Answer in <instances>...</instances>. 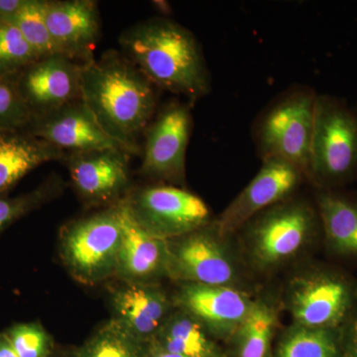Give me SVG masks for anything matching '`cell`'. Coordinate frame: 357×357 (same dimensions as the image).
<instances>
[{
	"label": "cell",
	"instance_id": "7402d4cb",
	"mask_svg": "<svg viewBox=\"0 0 357 357\" xmlns=\"http://www.w3.org/2000/svg\"><path fill=\"white\" fill-rule=\"evenodd\" d=\"M318 208L331 248L342 255H357V204L323 192L318 197Z\"/></svg>",
	"mask_w": 357,
	"mask_h": 357
},
{
	"label": "cell",
	"instance_id": "d6a6232c",
	"mask_svg": "<svg viewBox=\"0 0 357 357\" xmlns=\"http://www.w3.org/2000/svg\"><path fill=\"white\" fill-rule=\"evenodd\" d=\"M148 357H184L178 356V354H171L164 351V349H160L154 344H149V349H148Z\"/></svg>",
	"mask_w": 357,
	"mask_h": 357
},
{
	"label": "cell",
	"instance_id": "d4e9b609",
	"mask_svg": "<svg viewBox=\"0 0 357 357\" xmlns=\"http://www.w3.org/2000/svg\"><path fill=\"white\" fill-rule=\"evenodd\" d=\"M4 22L15 26L40 58L62 54L47 27L44 0H26L22 8Z\"/></svg>",
	"mask_w": 357,
	"mask_h": 357
},
{
	"label": "cell",
	"instance_id": "9a60e30c",
	"mask_svg": "<svg viewBox=\"0 0 357 357\" xmlns=\"http://www.w3.org/2000/svg\"><path fill=\"white\" fill-rule=\"evenodd\" d=\"M44 18L59 50L81 64L95 60L100 38V10L93 0H44Z\"/></svg>",
	"mask_w": 357,
	"mask_h": 357
},
{
	"label": "cell",
	"instance_id": "83f0119b",
	"mask_svg": "<svg viewBox=\"0 0 357 357\" xmlns=\"http://www.w3.org/2000/svg\"><path fill=\"white\" fill-rule=\"evenodd\" d=\"M6 333L20 357H50L53 340L41 324H16Z\"/></svg>",
	"mask_w": 357,
	"mask_h": 357
},
{
	"label": "cell",
	"instance_id": "4316f807",
	"mask_svg": "<svg viewBox=\"0 0 357 357\" xmlns=\"http://www.w3.org/2000/svg\"><path fill=\"white\" fill-rule=\"evenodd\" d=\"M38 59L15 26L0 21V79H10Z\"/></svg>",
	"mask_w": 357,
	"mask_h": 357
},
{
	"label": "cell",
	"instance_id": "603a6c76",
	"mask_svg": "<svg viewBox=\"0 0 357 357\" xmlns=\"http://www.w3.org/2000/svg\"><path fill=\"white\" fill-rule=\"evenodd\" d=\"M274 357H344L342 330L293 325L281 337Z\"/></svg>",
	"mask_w": 357,
	"mask_h": 357
},
{
	"label": "cell",
	"instance_id": "d6986e66",
	"mask_svg": "<svg viewBox=\"0 0 357 357\" xmlns=\"http://www.w3.org/2000/svg\"><path fill=\"white\" fill-rule=\"evenodd\" d=\"M65 156L27 131H0V197L7 196L35 169L48 162H61Z\"/></svg>",
	"mask_w": 357,
	"mask_h": 357
},
{
	"label": "cell",
	"instance_id": "7c38bea8",
	"mask_svg": "<svg viewBox=\"0 0 357 357\" xmlns=\"http://www.w3.org/2000/svg\"><path fill=\"white\" fill-rule=\"evenodd\" d=\"M304 176L300 169L287 161L275 157L263 158L259 172L215 222L218 234L229 236L262 211L287 199Z\"/></svg>",
	"mask_w": 357,
	"mask_h": 357
},
{
	"label": "cell",
	"instance_id": "8fae6325",
	"mask_svg": "<svg viewBox=\"0 0 357 357\" xmlns=\"http://www.w3.org/2000/svg\"><path fill=\"white\" fill-rule=\"evenodd\" d=\"M83 65L56 54L38 59L10 79L35 119L81 98Z\"/></svg>",
	"mask_w": 357,
	"mask_h": 357
},
{
	"label": "cell",
	"instance_id": "f546056e",
	"mask_svg": "<svg viewBox=\"0 0 357 357\" xmlns=\"http://www.w3.org/2000/svg\"><path fill=\"white\" fill-rule=\"evenodd\" d=\"M344 357H357V316L347 332H342Z\"/></svg>",
	"mask_w": 357,
	"mask_h": 357
},
{
	"label": "cell",
	"instance_id": "5bb4252c",
	"mask_svg": "<svg viewBox=\"0 0 357 357\" xmlns=\"http://www.w3.org/2000/svg\"><path fill=\"white\" fill-rule=\"evenodd\" d=\"M255 300L231 286L183 284L174 306L194 317L215 338L229 340Z\"/></svg>",
	"mask_w": 357,
	"mask_h": 357
},
{
	"label": "cell",
	"instance_id": "4dcf8cb0",
	"mask_svg": "<svg viewBox=\"0 0 357 357\" xmlns=\"http://www.w3.org/2000/svg\"><path fill=\"white\" fill-rule=\"evenodd\" d=\"M26 0H0V21H4L22 8Z\"/></svg>",
	"mask_w": 357,
	"mask_h": 357
},
{
	"label": "cell",
	"instance_id": "7a4b0ae2",
	"mask_svg": "<svg viewBox=\"0 0 357 357\" xmlns=\"http://www.w3.org/2000/svg\"><path fill=\"white\" fill-rule=\"evenodd\" d=\"M121 53L155 88L196 102L210 91V75L196 37L168 18L140 21L121 33Z\"/></svg>",
	"mask_w": 357,
	"mask_h": 357
},
{
	"label": "cell",
	"instance_id": "9c48e42d",
	"mask_svg": "<svg viewBox=\"0 0 357 357\" xmlns=\"http://www.w3.org/2000/svg\"><path fill=\"white\" fill-rule=\"evenodd\" d=\"M192 126L191 109L185 103L172 102L160 110L143 133L140 175L182 185Z\"/></svg>",
	"mask_w": 357,
	"mask_h": 357
},
{
	"label": "cell",
	"instance_id": "f1b7e54d",
	"mask_svg": "<svg viewBox=\"0 0 357 357\" xmlns=\"http://www.w3.org/2000/svg\"><path fill=\"white\" fill-rule=\"evenodd\" d=\"M33 115L10 79H0V131L27 130Z\"/></svg>",
	"mask_w": 357,
	"mask_h": 357
},
{
	"label": "cell",
	"instance_id": "484cf974",
	"mask_svg": "<svg viewBox=\"0 0 357 357\" xmlns=\"http://www.w3.org/2000/svg\"><path fill=\"white\" fill-rule=\"evenodd\" d=\"M63 190L60 178H49L38 188L17 197H0V232L16 220L58 196Z\"/></svg>",
	"mask_w": 357,
	"mask_h": 357
},
{
	"label": "cell",
	"instance_id": "1f68e13d",
	"mask_svg": "<svg viewBox=\"0 0 357 357\" xmlns=\"http://www.w3.org/2000/svg\"><path fill=\"white\" fill-rule=\"evenodd\" d=\"M0 357H20L6 332L0 333Z\"/></svg>",
	"mask_w": 357,
	"mask_h": 357
},
{
	"label": "cell",
	"instance_id": "ba28073f",
	"mask_svg": "<svg viewBox=\"0 0 357 357\" xmlns=\"http://www.w3.org/2000/svg\"><path fill=\"white\" fill-rule=\"evenodd\" d=\"M225 237L210 225L169 241L167 277L183 284L231 286L239 278L236 259Z\"/></svg>",
	"mask_w": 357,
	"mask_h": 357
},
{
	"label": "cell",
	"instance_id": "4fadbf2b",
	"mask_svg": "<svg viewBox=\"0 0 357 357\" xmlns=\"http://www.w3.org/2000/svg\"><path fill=\"white\" fill-rule=\"evenodd\" d=\"M351 304L349 283L325 272L298 277L288 291V307L294 325L305 328H340Z\"/></svg>",
	"mask_w": 357,
	"mask_h": 357
},
{
	"label": "cell",
	"instance_id": "cb8c5ba5",
	"mask_svg": "<svg viewBox=\"0 0 357 357\" xmlns=\"http://www.w3.org/2000/svg\"><path fill=\"white\" fill-rule=\"evenodd\" d=\"M148 349L112 319L82 345L77 357H148Z\"/></svg>",
	"mask_w": 357,
	"mask_h": 357
},
{
	"label": "cell",
	"instance_id": "277c9868",
	"mask_svg": "<svg viewBox=\"0 0 357 357\" xmlns=\"http://www.w3.org/2000/svg\"><path fill=\"white\" fill-rule=\"evenodd\" d=\"M249 255L256 267L271 269L299 255L316 229L314 210L303 201L285 199L251 220Z\"/></svg>",
	"mask_w": 357,
	"mask_h": 357
},
{
	"label": "cell",
	"instance_id": "3957f363",
	"mask_svg": "<svg viewBox=\"0 0 357 357\" xmlns=\"http://www.w3.org/2000/svg\"><path fill=\"white\" fill-rule=\"evenodd\" d=\"M121 239L117 204L66 225L61 234V256L77 281L95 285L115 275Z\"/></svg>",
	"mask_w": 357,
	"mask_h": 357
},
{
	"label": "cell",
	"instance_id": "8992f818",
	"mask_svg": "<svg viewBox=\"0 0 357 357\" xmlns=\"http://www.w3.org/2000/svg\"><path fill=\"white\" fill-rule=\"evenodd\" d=\"M357 171V114L335 98L317 96L310 178L335 183Z\"/></svg>",
	"mask_w": 357,
	"mask_h": 357
},
{
	"label": "cell",
	"instance_id": "52a82bcc",
	"mask_svg": "<svg viewBox=\"0 0 357 357\" xmlns=\"http://www.w3.org/2000/svg\"><path fill=\"white\" fill-rule=\"evenodd\" d=\"M317 96L298 91L268 112L259 131L263 158L275 157L310 177V160Z\"/></svg>",
	"mask_w": 357,
	"mask_h": 357
},
{
	"label": "cell",
	"instance_id": "e0dca14e",
	"mask_svg": "<svg viewBox=\"0 0 357 357\" xmlns=\"http://www.w3.org/2000/svg\"><path fill=\"white\" fill-rule=\"evenodd\" d=\"M122 239L115 275L124 283L156 284L167 277L169 241L152 236L119 203Z\"/></svg>",
	"mask_w": 357,
	"mask_h": 357
},
{
	"label": "cell",
	"instance_id": "6da1fadb",
	"mask_svg": "<svg viewBox=\"0 0 357 357\" xmlns=\"http://www.w3.org/2000/svg\"><path fill=\"white\" fill-rule=\"evenodd\" d=\"M81 100L107 135L132 156L141 154L138 139L153 119L157 93L121 51H107L83 65Z\"/></svg>",
	"mask_w": 357,
	"mask_h": 357
},
{
	"label": "cell",
	"instance_id": "ffe728a7",
	"mask_svg": "<svg viewBox=\"0 0 357 357\" xmlns=\"http://www.w3.org/2000/svg\"><path fill=\"white\" fill-rule=\"evenodd\" d=\"M213 338L194 317L177 309L150 344L184 357H227Z\"/></svg>",
	"mask_w": 357,
	"mask_h": 357
},
{
	"label": "cell",
	"instance_id": "2e32d148",
	"mask_svg": "<svg viewBox=\"0 0 357 357\" xmlns=\"http://www.w3.org/2000/svg\"><path fill=\"white\" fill-rule=\"evenodd\" d=\"M26 131L66 154L105 148L126 151L105 133L81 98L50 114L35 117Z\"/></svg>",
	"mask_w": 357,
	"mask_h": 357
},
{
	"label": "cell",
	"instance_id": "30bf717a",
	"mask_svg": "<svg viewBox=\"0 0 357 357\" xmlns=\"http://www.w3.org/2000/svg\"><path fill=\"white\" fill-rule=\"evenodd\" d=\"M132 155L119 148L66 154L62 163L86 206H114L128 194Z\"/></svg>",
	"mask_w": 357,
	"mask_h": 357
},
{
	"label": "cell",
	"instance_id": "44dd1931",
	"mask_svg": "<svg viewBox=\"0 0 357 357\" xmlns=\"http://www.w3.org/2000/svg\"><path fill=\"white\" fill-rule=\"evenodd\" d=\"M278 312L269 301L255 300L250 311L234 333L227 357H274L272 351Z\"/></svg>",
	"mask_w": 357,
	"mask_h": 357
},
{
	"label": "cell",
	"instance_id": "5b68a950",
	"mask_svg": "<svg viewBox=\"0 0 357 357\" xmlns=\"http://www.w3.org/2000/svg\"><path fill=\"white\" fill-rule=\"evenodd\" d=\"M121 203L141 227L165 241L191 234L211 222L206 202L175 185L140 188L129 192Z\"/></svg>",
	"mask_w": 357,
	"mask_h": 357
},
{
	"label": "cell",
	"instance_id": "ac0fdd59",
	"mask_svg": "<svg viewBox=\"0 0 357 357\" xmlns=\"http://www.w3.org/2000/svg\"><path fill=\"white\" fill-rule=\"evenodd\" d=\"M114 319L132 337L150 344L173 312V301L157 284L124 283L112 296Z\"/></svg>",
	"mask_w": 357,
	"mask_h": 357
}]
</instances>
